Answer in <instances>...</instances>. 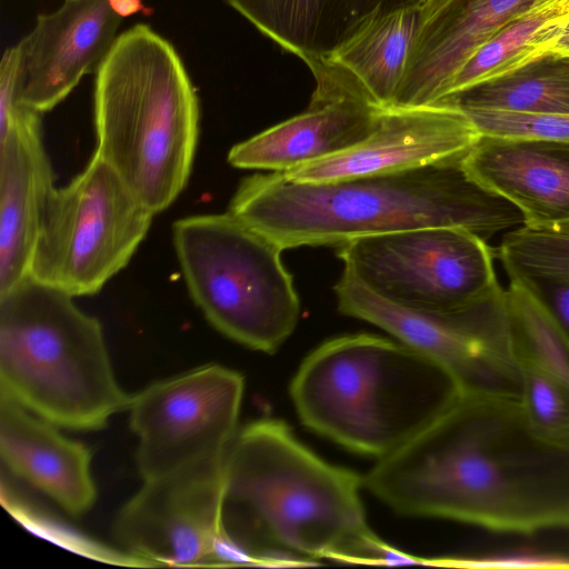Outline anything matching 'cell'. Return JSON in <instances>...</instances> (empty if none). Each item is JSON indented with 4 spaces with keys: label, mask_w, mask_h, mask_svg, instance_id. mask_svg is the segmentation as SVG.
Masks as SVG:
<instances>
[{
    "label": "cell",
    "mask_w": 569,
    "mask_h": 569,
    "mask_svg": "<svg viewBox=\"0 0 569 569\" xmlns=\"http://www.w3.org/2000/svg\"><path fill=\"white\" fill-rule=\"evenodd\" d=\"M518 403L465 392L406 446L377 460L363 488L406 516L503 535L569 530V455L535 443Z\"/></svg>",
    "instance_id": "6da1fadb"
},
{
    "label": "cell",
    "mask_w": 569,
    "mask_h": 569,
    "mask_svg": "<svg viewBox=\"0 0 569 569\" xmlns=\"http://www.w3.org/2000/svg\"><path fill=\"white\" fill-rule=\"evenodd\" d=\"M363 477L331 465L281 420L238 430L226 457L222 523L242 566L425 563L369 526Z\"/></svg>",
    "instance_id": "7a4b0ae2"
},
{
    "label": "cell",
    "mask_w": 569,
    "mask_h": 569,
    "mask_svg": "<svg viewBox=\"0 0 569 569\" xmlns=\"http://www.w3.org/2000/svg\"><path fill=\"white\" fill-rule=\"evenodd\" d=\"M462 158L325 182L256 173L240 182L228 211L283 250L425 227L463 228L489 240L522 226L519 210L471 178Z\"/></svg>",
    "instance_id": "3957f363"
},
{
    "label": "cell",
    "mask_w": 569,
    "mask_h": 569,
    "mask_svg": "<svg viewBox=\"0 0 569 569\" xmlns=\"http://www.w3.org/2000/svg\"><path fill=\"white\" fill-rule=\"evenodd\" d=\"M465 392L427 355L399 340L367 333L319 346L290 386L307 428L377 460L406 446Z\"/></svg>",
    "instance_id": "277c9868"
},
{
    "label": "cell",
    "mask_w": 569,
    "mask_h": 569,
    "mask_svg": "<svg viewBox=\"0 0 569 569\" xmlns=\"http://www.w3.org/2000/svg\"><path fill=\"white\" fill-rule=\"evenodd\" d=\"M199 100L174 47L147 24L120 33L96 71V152L154 214L184 189Z\"/></svg>",
    "instance_id": "5b68a950"
},
{
    "label": "cell",
    "mask_w": 569,
    "mask_h": 569,
    "mask_svg": "<svg viewBox=\"0 0 569 569\" xmlns=\"http://www.w3.org/2000/svg\"><path fill=\"white\" fill-rule=\"evenodd\" d=\"M0 396L78 431L103 428L130 400L99 320L30 276L0 295Z\"/></svg>",
    "instance_id": "8992f818"
},
{
    "label": "cell",
    "mask_w": 569,
    "mask_h": 569,
    "mask_svg": "<svg viewBox=\"0 0 569 569\" xmlns=\"http://www.w3.org/2000/svg\"><path fill=\"white\" fill-rule=\"evenodd\" d=\"M172 240L188 291L209 323L248 348L277 351L300 313L283 249L229 211L177 220Z\"/></svg>",
    "instance_id": "52a82bcc"
},
{
    "label": "cell",
    "mask_w": 569,
    "mask_h": 569,
    "mask_svg": "<svg viewBox=\"0 0 569 569\" xmlns=\"http://www.w3.org/2000/svg\"><path fill=\"white\" fill-rule=\"evenodd\" d=\"M154 213L97 153L47 202L29 276L72 297L94 295L123 269Z\"/></svg>",
    "instance_id": "ba28073f"
},
{
    "label": "cell",
    "mask_w": 569,
    "mask_h": 569,
    "mask_svg": "<svg viewBox=\"0 0 569 569\" xmlns=\"http://www.w3.org/2000/svg\"><path fill=\"white\" fill-rule=\"evenodd\" d=\"M345 272L380 298L423 310H458L503 288L495 247L463 228L425 227L353 239L338 246Z\"/></svg>",
    "instance_id": "9c48e42d"
},
{
    "label": "cell",
    "mask_w": 569,
    "mask_h": 569,
    "mask_svg": "<svg viewBox=\"0 0 569 569\" xmlns=\"http://www.w3.org/2000/svg\"><path fill=\"white\" fill-rule=\"evenodd\" d=\"M339 310L368 321L445 367L468 392L519 397V373L506 289L458 310L411 309L389 302L342 273Z\"/></svg>",
    "instance_id": "30bf717a"
},
{
    "label": "cell",
    "mask_w": 569,
    "mask_h": 569,
    "mask_svg": "<svg viewBox=\"0 0 569 569\" xmlns=\"http://www.w3.org/2000/svg\"><path fill=\"white\" fill-rule=\"evenodd\" d=\"M243 391L239 372L206 365L130 396L127 409L143 481L226 458L238 432Z\"/></svg>",
    "instance_id": "8fae6325"
},
{
    "label": "cell",
    "mask_w": 569,
    "mask_h": 569,
    "mask_svg": "<svg viewBox=\"0 0 569 569\" xmlns=\"http://www.w3.org/2000/svg\"><path fill=\"white\" fill-rule=\"evenodd\" d=\"M224 462L144 480L116 517L117 542L148 566H241L222 523Z\"/></svg>",
    "instance_id": "7c38bea8"
},
{
    "label": "cell",
    "mask_w": 569,
    "mask_h": 569,
    "mask_svg": "<svg viewBox=\"0 0 569 569\" xmlns=\"http://www.w3.org/2000/svg\"><path fill=\"white\" fill-rule=\"evenodd\" d=\"M309 68L316 89L308 109L233 146L232 167L284 172L345 151L370 133L381 109L350 74L331 61Z\"/></svg>",
    "instance_id": "4fadbf2b"
},
{
    "label": "cell",
    "mask_w": 569,
    "mask_h": 569,
    "mask_svg": "<svg viewBox=\"0 0 569 569\" xmlns=\"http://www.w3.org/2000/svg\"><path fill=\"white\" fill-rule=\"evenodd\" d=\"M480 137L470 118L452 107L381 109L370 133L353 147L281 173L325 182L405 171L463 157Z\"/></svg>",
    "instance_id": "5bb4252c"
},
{
    "label": "cell",
    "mask_w": 569,
    "mask_h": 569,
    "mask_svg": "<svg viewBox=\"0 0 569 569\" xmlns=\"http://www.w3.org/2000/svg\"><path fill=\"white\" fill-rule=\"evenodd\" d=\"M122 19L112 0H64L40 14L16 44L18 103L42 113L64 100L83 76L97 71Z\"/></svg>",
    "instance_id": "9a60e30c"
},
{
    "label": "cell",
    "mask_w": 569,
    "mask_h": 569,
    "mask_svg": "<svg viewBox=\"0 0 569 569\" xmlns=\"http://www.w3.org/2000/svg\"><path fill=\"white\" fill-rule=\"evenodd\" d=\"M40 114L14 99L0 102V295L29 276L54 189Z\"/></svg>",
    "instance_id": "2e32d148"
},
{
    "label": "cell",
    "mask_w": 569,
    "mask_h": 569,
    "mask_svg": "<svg viewBox=\"0 0 569 569\" xmlns=\"http://www.w3.org/2000/svg\"><path fill=\"white\" fill-rule=\"evenodd\" d=\"M539 0H428L393 108L428 106L468 57Z\"/></svg>",
    "instance_id": "e0dca14e"
},
{
    "label": "cell",
    "mask_w": 569,
    "mask_h": 569,
    "mask_svg": "<svg viewBox=\"0 0 569 569\" xmlns=\"http://www.w3.org/2000/svg\"><path fill=\"white\" fill-rule=\"evenodd\" d=\"M469 176L515 206L527 226L569 222V143L481 136L463 156Z\"/></svg>",
    "instance_id": "ac0fdd59"
},
{
    "label": "cell",
    "mask_w": 569,
    "mask_h": 569,
    "mask_svg": "<svg viewBox=\"0 0 569 569\" xmlns=\"http://www.w3.org/2000/svg\"><path fill=\"white\" fill-rule=\"evenodd\" d=\"M60 427L0 396V455L10 472L79 517L91 509L97 487L91 451Z\"/></svg>",
    "instance_id": "d6986e66"
},
{
    "label": "cell",
    "mask_w": 569,
    "mask_h": 569,
    "mask_svg": "<svg viewBox=\"0 0 569 569\" xmlns=\"http://www.w3.org/2000/svg\"><path fill=\"white\" fill-rule=\"evenodd\" d=\"M308 67L329 60L378 20L428 0H226Z\"/></svg>",
    "instance_id": "ffe728a7"
},
{
    "label": "cell",
    "mask_w": 569,
    "mask_h": 569,
    "mask_svg": "<svg viewBox=\"0 0 569 569\" xmlns=\"http://www.w3.org/2000/svg\"><path fill=\"white\" fill-rule=\"evenodd\" d=\"M422 7L378 20L327 60L347 71L368 100L380 109L395 106L422 19Z\"/></svg>",
    "instance_id": "44dd1931"
},
{
    "label": "cell",
    "mask_w": 569,
    "mask_h": 569,
    "mask_svg": "<svg viewBox=\"0 0 569 569\" xmlns=\"http://www.w3.org/2000/svg\"><path fill=\"white\" fill-rule=\"evenodd\" d=\"M495 253L509 282L532 293L569 332V222L517 227Z\"/></svg>",
    "instance_id": "7402d4cb"
},
{
    "label": "cell",
    "mask_w": 569,
    "mask_h": 569,
    "mask_svg": "<svg viewBox=\"0 0 569 569\" xmlns=\"http://www.w3.org/2000/svg\"><path fill=\"white\" fill-rule=\"evenodd\" d=\"M435 103L461 111L569 113V56L542 54L511 72L447 94Z\"/></svg>",
    "instance_id": "603a6c76"
},
{
    "label": "cell",
    "mask_w": 569,
    "mask_h": 569,
    "mask_svg": "<svg viewBox=\"0 0 569 569\" xmlns=\"http://www.w3.org/2000/svg\"><path fill=\"white\" fill-rule=\"evenodd\" d=\"M568 26L569 7L537 8L512 20L468 57L451 78L442 98L503 76L549 53Z\"/></svg>",
    "instance_id": "cb8c5ba5"
},
{
    "label": "cell",
    "mask_w": 569,
    "mask_h": 569,
    "mask_svg": "<svg viewBox=\"0 0 569 569\" xmlns=\"http://www.w3.org/2000/svg\"><path fill=\"white\" fill-rule=\"evenodd\" d=\"M515 356L519 418L525 432L538 446L569 455V389L516 345Z\"/></svg>",
    "instance_id": "d4e9b609"
},
{
    "label": "cell",
    "mask_w": 569,
    "mask_h": 569,
    "mask_svg": "<svg viewBox=\"0 0 569 569\" xmlns=\"http://www.w3.org/2000/svg\"><path fill=\"white\" fill-rule=\"evenodd\" d=\"M505 289L516 347L569 389V332L525 288L509 282Z\"/></svg>",
    "instance_id": "484cf974"
},
{
    "label": "cell",
    "mask_w": 569,
    "mask_h": 569,
    "mask_svg": "<svg viewBox=\"0 0 569 569\" xmlns=\"http://www.w3.org/2000/svg\"><path fill=\"white\" fill-rule=\"evenodd\" d=\"M481 136L569 143V113H525L503 110H463Z\"/></svg>",
    "instance_id": "4316f807"
},
{
    "label": "cell",
    "mask_w": 569,
    "mask_h": 569,
    "mask_svg": "<svg viewBox=\"0 0 569 569\" xmlns=\"http://www.w3.org/2000/svg\"><path fill=\"white\" fill-rule=\"evenodd\" d=\"M437 566L462 568H567L569 555L536 548H516L492 553L436 559Z\"/></svg>",
    "instance_id": "83f0119b"
},
{
    "label": "cell",
    "mask_w": 569,
    "mask_h": 569,
    "mask_svg": "<svg viewBox=\"0 0 569 569\" xmlns=\"http://www.w3.org/2000/svg\"><path fill=\"white\" fill-rule=\"evenodd\" d=\"M112 2L123 18L146 9L141 0H112Z\"/></svg>",
    "instance_id": "f1b7e54d"
},
{
    "label": "cell",
    "mask_w": 569,
    "mask_h": 569,
    "mask_svg": "<svg viewBox=\"0 0 569 569\" xmlns=\"http://www.w3.org/2000/svg\"><path fill=\"white\" fill-rule=\"evenodd\" d=\"M562 7H569V0H539L533 9H537V8H562Z\"/></svg>",
    "instance_id": "f546056e"
}]
</instances>
